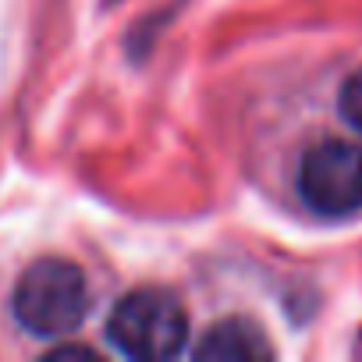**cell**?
<instances>
[{"mask_svg":"<svg viewBox=\"0 0 362 362\" xmlns=\"http://www.w3.org/2000/svg\"><path fill=\"white\" fill-rule=\"evenodd\" d=\"M15 320L43 341H57L71 330L89 313V281L86 274L61 256H43L25 267V274L15 284L11 295Z\"/></svg>","mask_w":362,"mask_h":362,"instance_id":"cell-1","label":"cell"},{"mask_svg":"<svg viewBox=\"0 0 362 362\" xmlns=\"http://www.w3.org/2000/svg\"><path fill=\"white\" fill-rule=\"evenodd\" d=\"M107 337L128 358L163 362L185 348L189 316L170 291L135 288L114 305V313L107 320Z\"/></svg>","mask_w":362,"mask_h":362,"instance_id":"cell-2","label":"cell"},{"mask_svg":"<svg viewBox=\"0 0 362 362\" xmlns=\"http://www.w3.org/2000/svg\"><path fill=\"white\" fill-rule=\"evenodd\" d=\"M295 185L302 203L327 221H341L362 210V135H330L313 142L302 160Z\"/></svg>","mask_w":362,"mask_h":362,"instance_id":"cell-3","label":"cell"},{"mask_svg":"<svg viewBox=\"0 0 362 362\" xmlns=\"http://www.w3.org/2000/svg\"><path fill=\"white\" fill-rule=\"evenodd\" d=\"M274 348L263 337V330L249 320H221L214 323L203 341L196 344V358H221V362H252V358H270Z\"/></svg>","mask_w":362,"mask_h":362,"instance_id":"cell-4","label":"cell"},{"mask_svg":"<svg viewBox=\"0 0 362 362\" xmlns=\"http://www.w3.org/2000/svg\"><path fill=\"white\" fill-rule=\"evenodd\" d=\"M337 114H341V121L355 135H362V64L341 82V89H337Z\"/></svg>","mask_w":362,"mask_h":362,"instance_id":"cell-5","label":"cell"},{"mask_svg":"<svg viewBox=\"0 0 362 362\" xmlns=\"http://www.w3.org/2000/svg\"><path fill=\"white\" fill-rule=\"evenodd\" d=\"M50 358H54V362H57V358H96V351L86 348V344H71V348H57V351H50Z\"/></svg>","mask_w":362,"mask_h":362,"instance_id":"cell-6","label":"cell"}]
</instances>
